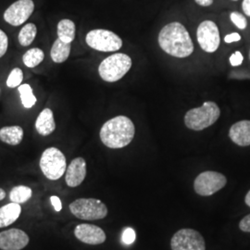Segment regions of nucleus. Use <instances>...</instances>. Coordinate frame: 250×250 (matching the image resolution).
<instances>
[{"label":"nucleus","instance_id":"f704fd0d","mask_svg":"<svg viewBox=\"0 0 250 250\" xmlns=\"http://www.w3.org/2000/svg\"><path fill=\"white\" fill-rule=\"evenodd\" d=\"M245 202H246V204L250 208V190L248 192L247 196L245 197Z\"/></svg>","mask_w":250,"mask_h":250},{"label":"nucleus","instance_id":"6ab92c4d","mask_svg":"<svg viewBox=\"0 0 250 250\" xmlns=\"http://www.w3.org/2000/svg\"><path fill=\"white\" fill-rule=\"evenodd\" d=\"M71 53V43H65L61 39H57L54 42L50 56L55 63H62L66 62Z\"/></svg>","mask_w":250,"mask_h":250},{"label":"nucleus","instance_id":"c9c22d12","mask_svg":"<svg viewBox=\"0 0 250 250\" xmlns=\"http://www.w3.org/2000/svg\"><path fill=\"white\" fill-rule=\"evenodd\" d=\"M5 197H6V192L2 188H0V201L3 200Z\"/></svg>","mask_w":250,"mask_h":250},{"label":"nucleus","instance_id":"6e6552de","mask_svg":"<svg viewBox=\"0 0 250 250\" xmlns=\"http://www.w3.org/2000/svg\"><path fill=\"white\" fill-rule=\"evenodd\" d=\"M227 179L223 173L207 170L198 174L194 182V189L197 195L209 197L226 186Z\"/></svg>","mask_w":250,"mask_h":250},{"label":"nucleus","instance_id":"473e14b6","mask_svg":"<svg viewBox=\"0 0 250 250\" xmlns=\"http://www.w3.org/2000/svg\"><path fill=\"white\" fill-rule=\"evenodd\" d=\"M242 8H243V11L245 12V14L250 17V0H243Z\"/></svg>","mask_w":250,"mask_h":250},{"label":"nucleus","instance_id":"b1692460","mask_svg":"<svg viewBox=\"0 0 250 250\" xmlns=\"http://www.w3.org/2000/svg\"><path fill=\"white\" fill-rule=\"evenodd\" d=\"M18 91L23 107L25 108H31L36 105L37 99L34 95V92H33L31 85H29L27 83L21 84L19 86Z\"/></svg>","mask_w":250,"mask_h":250},{"label":"nucleus","instance_id":"f3484780","mask_svg":"<svg viewBox=\"0 0 250 250\" xmlns=\"http://www.w3.org/2000/svg\"><path fill=\"white\" fill-rule=\"evenodd\" d=\"M21 213V207L17 203H9L0 208V228L14 224Z\"/></svg>","mask_w":250,"mask_h":250},{"label":"nucleus","instance_id":"5701e85b","mask_svg":"<svg viewBox=\"0 0 250 250\" xmlns=\"http://www.w3.org/2000/svg\"><path fill=\"white\" fill-rule=\"evenodd\" d=\"M37 34V28L34 23H28L21 28L19 34V42L22 46H29L31 45Z\"/></svg>","mask_w":250,"mask_h":250},{"label":"nucleus","instance_id":"cd10ccee","mask_svg":"<svg viewBox=\"0 0 250 250\" xmlns=\"http://www.w3.org/2000/svg\"><path fill=\"white\" fill-rule=\"evenodd\" d=\"M9 38L7 35L0 29V58H2L8 50Z\"/></svg>","mask_w":250,"mask_h":250},{"label":"nucleus","instance_id":"423d86ee","mask_svg":"<svg viewBox=\"0 0 250 250\" xmlns=\"http://www.w3.org/2000/svg\"><path fill=\"white\" fill-rule=\"evenodd\" d=\"M70 210L76 218L85 221L104 219L107 215V206L97 198H79L70 204Z\"/></svg>","mask_w":250,"mask_h":250},{"label":"nucleus","instance_id":"9b49d317","mask_svg":"<svg viewBox=\"0 0 250 250\" xmlns=\"http://www.w3.org/2000/svg\"><path fill=\"white\" fill-rule=\"evenodd\" d=\"M35 10L33 0H18L11 4L4 12V20L12 26L23 24Z\"/></svg>","mask_w":250,"mask_h":250},{"label":"nucleus","instance_id":"0eeeda50","mask_svg":"<svg viewBox=\"0 0 250 250\" xmlns=\"http://www.w3.org/2000/svg\"><path fill=\"white\" fill-rule=\"evenodd\" d=\"M85 42L91 48L101 52H113L123 46V40L115 33L104 30H92L86 35Z\"/></svg>","mask_w":250,"mask_h":250},{"label":"nucleus","instance_id":"4468645a","mask_svg":"<svg viewBox=\"0 0 250 250\" xmlns=\"http://www.w3.org/2000/svg\"><path fill=\"white\" fill-rule=\"evenodd\" d=\"M86 176V162L83 158H76L70 163L66 170L65 182L70 188H77Z\"/></svg>","mask_w":250,"mask_h":250},{"label":"nucleus","instance_id":"a211bd4d","mask_svg":"<svg viewBox=\"0 0 250 250\" xmlns=\"http://www.w3.org/2000/svg\"><path fill=\"white\" fill-rule=\"evenodd\" d=\"M23 139V129L18 126H5L0 129V140L10 146H18Z\"/></svg>","mask_w":250,"mask_h":250},{"label":"nucleus","instance_id":"aec40b11","mask_svg":"<svg viewBox=\"0 0 250 250\" xmlns=\"http://www.w3.org/2000/svg\"><path fill=\"white\" fill-rule=\"evenodd\" d=\"M75 24L69 20H62L58 24V38L65 43H72L75 38Z\"/></svg>","mask_w":250,"mask_h":250},{"label":"nucleus","instance_id":"1a4fd4ad","mask_svg":"<svg viewBox=\"0 0 250 250\" xmlns=\"http://www.w3.org/2000/svg\"><path fill=\"white\" fill-rule=\"evenodd\" d=\"M171 250H206L204 237L194 229H181L170 240Z\"/></svg>","mask_w":250,"mask_h":250},{"label":"nucleus","instance_id":"2eb2a0df","mask_svg":"<svg viewBox=\"0 0 250 250\" xmlns=\"http://www.w3.org/2000/svg\"><path fill=\"white\" fill-rule=\"evenodd\" d=\"M229 137L239 146H250V121L245 120L232 125L229 131Z\"/></svg>","mask_w":250,"mask_h":250},{"label":"nucleus","instance_id":"412c9836","mask_svg":"<svg viewBox=\"0 0 250 250\" xmlns=\"http://www.w3.org/2000/svg\"><path fill=\"white\" fill-rule=\"evenodd\" d=\"M33 195L32 189L24 186H18L12 188L9 193V199L13 203L23 204L27 202Z\"/></svg>","mask_w":250,"mask_h":250},{"label":"nucleus","instance_id":"a878e982","mask_svg":"<svg viewBox=\"0 0 250 250\" xmlns=\"http://www.w3.org/2000/svg\"><path fill=\"white\" fill-rule=\"evenodd\" d=\"M230 18H231L232 23L237 28H239L240 30H244V29H246L247 26H248L247 19L243 14L239 13V12H236V11L232 12L231 15H230Z\"/></svg>","mask_w":250,"mask_h":250},{"label":"nucleus","instance_id":"2f4dec72","mask_svg":"<svg viewBox=\"0 0 250 250\" xmlns=\"http://www.w3.org/2000/svg\"><path fill=\"white\" fill-rule=\"evenodd\" d=\"M241 40V36L239 34H237V33H232V34H230V35H227V36L224 37V41L226 42V43H232V42H238V41H240Z\"/></svg>","mask_w":250,"mask_h":250},{"label":"nucleus","instance_id":"e433bc0d","mask_svg":"<svg viewBox=\"0 0 250 250\" xmlns=\"http://www.w3.org/2000/svg\"><path fill=\"white\" fill-rule=\"evenodd\" d=\"M232 1H238V0H232Z\"/></svg>","mask_w":250,"mask_h":250},{"label":"nucleus","instance_id":"4be33fe9","mask_svg":"<svg viewBox=\"0 0 250 250\" xmlns=\"http://www.w3.org/2000/svg\"><path fill=\"white\" fill-rule=\"evenodd\" d=\"M45 59L44 51L40 48H31L22 57V62L28 68H35L42 62Z\"/></svg>","mask_w":250,"mask_h":250},{"label":"nucleus","instance_id":"7ed1b4c3","mask_svg":"<svg viewBox=\"0 0 250 250\" xmlns=\"http://www.w3.org/2000/svg\"><path fill=\"white\" fill-rule=\"evenodd\" d=\"M221 116V109L212 101H207L201 107L188 110L185 116V124L190 130L201 131L214 125Z\"/></svg>","mask_w":250,"mask_h":250},{"label":"nucleus","instance_id":"f257e3e1","mask_svg":"<svg viewBox=\"0 0 250 250\" xmlns=\"http://www.w3.org/2000/svg\"><path fill=\"white\" fill-rule=\"evenodd\" d=\"M161 49L175 58H187L194 52V45L188 30L180 22H170L159 35Z\"/></svg>","mask_w":250,"mask_h":250},{"label":"nucleus","instance_id":"39448f33","mask_svg":"<svg viewBox=\"0 0 250 250\" xmlns=\"http://www.w3.org/2000/svg\"><path fill=\"white\" fill-rule=\"evenodd\" d=\"M39 165L43 174L51 181L62 178L67 170L66 158L57 147L46 148L41 156Z\"/></svg>","mask_w":250,"mask_h":250},{"label":"nucleus","instance_id":"393cba45","mask_svg":"<svg viewBox=\"0 0 250 250\" xmlns=\"http://www.w3.org/2000/svg\"><path fill=\"white\" fill-rule=\"evenodd\" d=\"M22 80H23V72L20 68H15L9 73L8 80H7V85L9 88H14L17 86L19 87Z\"/></svg>","mask_w":250,"mask_h":250},{"label":"nucleus","instance_id":"72a5a7b5","mask_svg":"<svg viewBox=\"0 0 250 250\" xmlns=\"http://www.w3.org/2000/svg\"><path fill=\"white\" fill-rule=\"evenodd\" d=\"M197 5L201 7H208L213 4V0H195Z\"/></svg>","mask_w":250,"mask_h":250},{"label":"nucleus","instance_id":"c756f323","mask_svg":"<svg viewBox=\"0 0 250 250\" xmlns=\"http://www.w3.org/2000/svg\"><path fill=\"white\" fill-rule=\"evenodd\" d=\"M240 230L245 232H250V214L244 217L239 223Z\"/></svg>","mask_w":250,"mask_h":250},{"label":"nucleus","instance_id":"4c0bfd02","mask_svg":"<svg viewBox=\"0 0 250 250\" xmlns=\"http://www.w3.org/2000/svg\"></svg>","mask_w":250,"mask_h":250},{"label":"nucleus","instance_id":"c85d7f7f","mask_svg":"<svg viewBox=\"0 0 250 250\" xmlns=\"http://www.w3.org/2000/svg\"><path fill=\"white\" fill-rule=\"evenodd\" d=\"M243 61H244V57H243L241 52H239V51H235L230 57V63H231L232 67L240 66L243 63Z\"/></svg>","mask_w":250,"mask_h":250},{"label":"nucleus","instance_id":"20e7f679","mask_svg":"<svg viewBox=\"0 0 250 250\" xmlns=\"http://www.w3.org/2000/svg\"><path fill=\"white\" fill-rule=\"evenodd\" d=\"M132 67V59L126 54H113L100 63L99 72L102 80L114 83L121 80Z\"/></svg>","mask_w":250,"mask_h":250},{"label":"nucleus","instance_id":"ddd939ff","mask_svg":"<svg viewBox=\"0 0 250 250\" xmlns=\"http://www.w3.org/2000/svg\"><path fill=\"white\" fill-rule=\"evenodd\" d=\"M75 237L87 245H100L106 241V233L97 225L89 224H78L74 229Z\"/></svg>","mask_w":250,"mask_h":250},{"label":"nucleus","instance_id":"f8f14e48","mask_svg":"<svg viewBox=\"0 0 250 250\" xmlns=\"http://www.w3.org/2000/svg\"><path fill=\"white\" fill-rule=\"evenodd\" d=\"M29 242V235L21 229L12 228L0 232V250H23Z\"/></svg>","mask_w":250,"mask_h":250},{"label":"nucleus","instance_id":"f03ea898","mask_svg":"<svg viewBox=\"0 0 250 250\" xmlns=\"http://www.w3.org/2000/svg\"><path fill=\"white\" fill-rule=\"evenodd\" d=\"M134 123L126 116H117L105 123L100 130V139L107 147L117 149L128 146L134 139Z\"/></svg>","mask_w":250,"mask_h":250},{"label":"nucleus","instance_id":"9d476101","mask_svg":"<svg viewBox=\"0 0 250 250\" xmlns=\"http://www.w3.org/2000/svg\"><path fill=\"white\" fill-rule=\"evenodd\" d=\"M197 37L200 47L208 53H213L220 46V32L212 21H204L199 24Z\"/></svg>","mask_w":250,"mask_h":250},{"label":"nucleus","instance_id":"bb28decb","mask_svg":"<svg viewBox=\"0 0 250 250\" xmlns=\"http://www.w3.org/2000/svg\"><path fill=\"white\" fill-rule=\"evenodd\" d=\"M135 232L132 228H126L123 232L122 235V241L125 243V245H131L135 241Z\"/></svg>","mask_w":250,"mask_h":250},{"label":"nucleus","instance_id":"dca6fc26","mask_svg":"<svg viewBox=\"0 0 250 250\" xmlns=\"http://www.w3.org/2000/svg\"><path fill=\"white\" fill-rule=\"evenodd\" d=\"M37 133L42 136H47L52 134L56 129L53 111L50 108L43 109L36 121Z\"/></svg>","mask_w":250,"mask_h":250},{"label":"nucleus","instance_id":"7c9ffc66","mask_svg":"<svg viewBox=\"0 0 250 250\" xmlns=\"http://www.w3.org/2000/svg\"><path fill=\"white\" fill-rule=\"evenodd\" d=\"M50 201H51V203L53 205L54 209L57 212H60L62 209V201H61L60 197L52 196V197H50Z\"/></svg>","mask_w":250,"mask_h":250}]
</instances>
